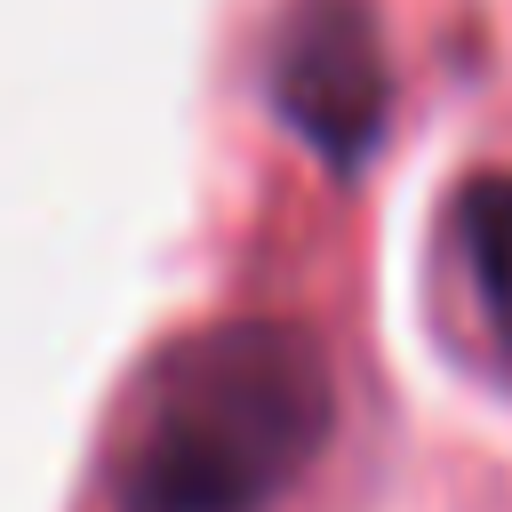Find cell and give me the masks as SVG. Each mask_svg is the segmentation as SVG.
I'll return each instance as SVG.
<instances>
[{
  "label": "cell",
  "instance_id": "obj_3",
  "mask_svg": "<svg viewBox=\"0 0 512 512\" xmlns=\"http://www.w3.org/2000/svg\"><path fill=\"white\" fill-rule=\"evenodd\" d=\"M448 264L496 344V360L512 368V176L504 168H480L456 184L448 200Z\"/></svg>",
  "mask_w": 512,
  "mask_h": 512
},
{
  "label": "cell",
  "instance_id": "obj_1",
  "mask_svg": "<svg viewBox=\"0 0 512 512\" xmlns=\"http://www.w3.org/2000/svg\"><path fill=\"white\" fill-rule=\"evenodd\" d=\"M336 432V376L296 320L192 336L128 416L112 512H272Z\"/></svg>",
  "mask_w": 512,
  "mask_h": 512
},
{
  "label": "cell",
  "instance_id": "obj_2",
  "mask_svg": "<svg viewBox=\"0 0 512 512\" xmlns=\"http://www.w3.org/2000/svg\"><path fill=\"white\" fill-rule=\"evenodd\" d=\"M264 96L312 160L352 176L384 144V112H392V72H384V40H376L368 8L360 0H296L272 32Z\"/></svg>",
  "mask_w": 512,
  "mask_h": 512
}]
</instances>
